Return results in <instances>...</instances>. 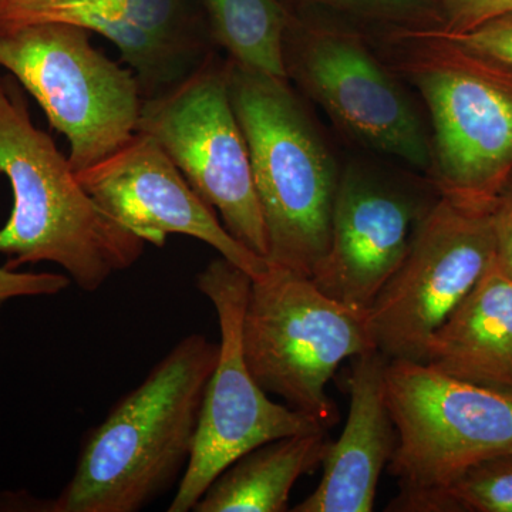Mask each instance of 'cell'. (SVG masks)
<instances>
[{
    "label": "cell",
    "instance_id": "cell-9",
    "mask_svg": "<svg viewBox=\"0 0 512 512\" xmlns=\"http://www.w3.org/2000/svg\"><path fill=\"white\" fill-rule=\"evenodd\" d=\"M137 133L163 148L232 237L266 259L265 222L229 96L228 60L208 53L180 82L144 99Z\"/></svg>",
    "mask_w": 512,
    "mask_h": 512
},
{
    "label": "cell",
    "instance_id": "cell-3",
    "mask_svg": "<svg viewBox=\"0 0 512 512\" xmlns=\"http://www.w3.org/2000/svg\"><path fill=\"white\" fill-rule=\"evenodd\" d=\"M393 72L429 111L431 185L471 211L491 212L512 180V67L443 30L382 32Z\"/></svg>",
    "mask_w": 512,
    "mask_h": 512
},
{
    "label": "cell",
    "instance_id": "cell-5",
    "mask_svg": "<svg viewBox=\"0 0 512 512\" xmlns=\"http://www.w3.org/2000/svg\"><path fill=\"white\" fill-rule=\"evenodd\" d=\"M242 342L259 386L326 431L339 421L326 386L346 359L376 350L366 312L330 298L309 276L269 262L251 281Z\"/></svg>",
    "mask_w": 512,
    "mask_h": 512
},
{
    "label": "cell",
    "instance_id": "cell-2",
    "mask_svg": "<svg viewBox=\"0 0 512 512\" xmlns=\"http://www.w3.org/2000/svg\"><path fill=\"white\" fill-rule=\"evenodd\" d=\"M15 77L0 76V174L9 180L12 214L0 228L5 266L52 262L84 292L99 291L144 252L77 180L69 158L33 123Z\"/></svg>",
    "mask_w": 512,
    "mask_h": 512
},
{
    "label": "cell",
    "instance_id": "cell-21",
    "mask_svg": "<svg viewBox=\"0 0 512 512\" xmlns=\"http://www.w3.org/2000/svg\"><path fill=\"white\" fill-rule=\"evenodd\" d=\"M443 32L460 35L512 12V0H440Z\"/></svg>",
    "mask_w": 512,
    "mask_h": 512
},
{
    "label": "cell",
    "instance_id": "cell-17",
    "mask_svg": "<svg viewBox=\"0 0 512 512\" xmlns=\"http://www.w3.org/2000/svg\"><path fill=\"white\" fill-rule=\"evenodd\" d=\"M72 6L127 20L197 57L210 39L195 0H0V32L36 25Z\"/></svg>",
    "mask_w": 512,
    "mask_h": 512
},
{
    "label": "cell",
    "instance_id": "cell-13",
    "mask_svg": "<svg viewBox=\"0 0 512 512\" xmlns=\"http://www.w3.org/2000/svg\"><path fill=\"white\" fill-rule=\"evenodd\" d=\"M94 202L146 244L164 247L170 235L210 245L252 279L268 261L237 241L153 138L136 136L100 163L76 173Z\"/></svg>",
    "mask_w": 512,
    "mask_h": 512
},
{
    "label": "cell",
    "instance_id": "cell-12",
    "mask_svg": "<svg viewBox=\"0 0 512 512\" xmlns=\"http://www.w3.org/2000/svg\"><path fill=\"white\" fill-rule=\"evenodd\" d=\"M437 198L376 168L349 164L340 171L330 245L313 282L335 301L367 312Z\"/></svg>",
    "mask_w": 512,
    "mask_h": 512
},
{
    "label": "cell",
    "instance_id": "cell-4",
    "mask_svg": "<svg viewBox=\"0 0 512 512\" xmlns=\"http://www.w3.org/2000/svg\"><path fill=\"white\" fill-rule=\"evenodd\" d=\"M228 86L264 217L266 261L312 278L332 235L335 158L288 79L228 59Z\"/></svg>",
    "mask_w": 512,
    "mask_h": 512
},
{
    "label": "cell",
    "instance_id": "cell-11",
    "mask_svg": "<svg viewBox=\"0 0 512 512\" xmlns=\"http://www.w3.org/2000/svg\"><path fill=\"white\" fill-rule=\"evenodd\" d=\"M494 259L491 212L467 210L439 195L417 227L402 265L367 309L376 349L389 360L424 363L434 330Z\"/></svg>",
    "mask_w": 512,
    "mask_h": 512
},
{
    "label": "cell",
    "instance_id": "cell-22",
    "mask_svg": "<svg viewBox=\"0 0 512 512\" xmlns=\"http://www.w3.org/2000/svg\"><path fill=\"white\" fill-rule=\"evenodd\" d=\"M446 35L474 52L512 67V12L488 20L466 33Z\"/></svg>",
    "mask_w": 512,
    "mask_h": 512
},
{
    "label": "cell",
    "instance_id": "cell-23",
    "mask_svg": "<svg viewBox=\"0 0 512 512\" xmlns=\"http://www.w3.org/2000/svg\"><path fill=\"white\" fill-rule=\"evenodd\" d=\"M72 284L67 275L55 272H19L3 265L0 268V306L26 296H52Z\"/></svg>",
    "mask_w": 512,
    "mask_h": 512
},
{
    "label": "cell",
    "instance_id": "cell-15",
    "mask_svg": "<svg viewBox=\"0 0 512 512\" xmlns=\"http://www.w3.org/2000/svg\"><path fill=\"white\" fill-rule=\"evenodd\" d=\"M424 363L463 382L512 392V279L495 261L434 330Z\"/></svg>",
    "mask_w": 512,
    "mask_h": 512
},
{
    "label": "cell",
    "instance_id": "cell-1",
    "mask_svg": "<svg viewBox=\"0 0 512 512\" xmlns=\"http://www.w3.org/2000/svg\"><path fill=\"white\" fill-rule=\"evenodd\" d=\"M220 346L181 339L83 437L76 468L50 512H137L170 490L190 461Z\"/></svg>",
    "mask_w": 512,
    "mask_h": 512
},
{
    "label": "cell",
    "instance_id": "cell-14",
    "mask_svg": "<svg viewBox=\"0 0 512 512\" xmlns=\"http://www.w3.org/2000/svg\"><path fill=\"white\" fill-rule=\"evenodd\" d=\"M389 359L372 350L353 359L348 386L350 404L342 434L330 441L323 474L295 512H370L377 485L397 446V431L386 402Z\"/></svg>",
    "mask_w": 512,
    "mask_h": 512
},
{
    "label": "cell",
    "instance_id": "cell-24",
    "mask_svg": "<svg viewBox=\"0 0 512 512\" xmlns=\"http://www.w3.org/2000/svg\"><path fill=\"white\" fill-rule=\"evenodd\" d=\"M495 264L512 279V180L491 210Z\"/></svg>",
    "mask_w": 512,
    "mask_h": 512
},
{
    "label": "cell",
    "instance_id": "cell-16",
    "mask_svg": "<svg viewBox=\"0 0 512 512\" xmlns=\"http://www.w3.org/2000/svg\"><path fill=\"white\" fill-rule=\"evenodd\" d=\"M326 433L282 437L248 451L212 481L192 511H288L296 481L322 466Z\"/></svg>",
    "mask_w": 512,
    "mask_h": 512
},
{
    "label": "cell",
    "instance_id": "cell-18",
    "mask_svg": "<svg viewBox=\"0 0 512 512\" xmlns=\"http://www.w3.org/2000/svg\"><path fill=\"white\" fill-rule=\"evenodd\" d=\"M208 37L232 62L288 79L285 35L292 8L282 0H195Z\"/></svg>",
    "mask_w": 512,
    "mask_h": 512
},
{
    "label": "cell",
    "instance_id": "cell-19",
    "mask_svg": "<svg viewBox=\"0 0 512 512\" xmlns=\"http://www.w3.org/2000/svg\"><path fill=\"white\" fill-rule=\"evenodd\" d=\"M396 512H512V453L487 458L454 483L430 493L396 497Z\"/></svg>",
    "mask_w": 512,
    "mask_h": 512
},
{
    "label": "cell",
    "instance_id": "cell-7",
    "mask_svg": "<svg viewBox=\"0 0 512 512\" xmlns=\"http://www.w3.org/2000/svg\"><path fill=\"white\" fill-rule=\"evenodd\" d=\"M353 26L318 10L292 9L284 46L288 80L356 143L429 174L431 141L413 101Z\"/></svg>",
    "mask_w": 512,
    "mask_h": 512
},
{
    "label": "cell",
    "instance_id": "cell-20",
    "mask_svg": "<svg viewBox=\"0 0 512 512\" xmlns=\"http://www.w3.org/2000/svg\"><path fill=\"white\" fill-rule=\"evenodd\" d=\"M292 9H312L355 25L389 30L443 29L440 0H282Z\"/></svg>",
    "mask_w": 512,
    "mask_h": 512
},
{
    "label": "cell",
    "instance_id": "cell-6",
    "mask_svg": "<svg viewBox=\"0 0 512 512\" xmlns=\"http://www.w3.org/2000/svg\"><path fill=\"white\" fill-rule=\"evenodd\" d=\"M90 33L69 23L0 32V69L35 97L50 126L69 140L74 173L136 136L144 101L133 70L97 49Z\"/></svg>",
    "mask_w": 512,
    "mask_h": 512
},
{
    "label": "cell",
    "instance_id": "cell-8",
    "mask_svg": "<svg viewBox=\"0 0 512 512\" xmlns=\"http://www.w3.org/2000/svg\"><path fill=\"white\" fill-rule=\"evenodd\" d=\"M386 402L397 431L389 473L397 497L441 490L487 458L512 453V392L389 360Z\"/></svg>",
    "mask_w": 512,
    "mask_h": 512
},
{
    "label": "cell",
    "instance_id": "cell-10",
    "mask_svg": "<svg viewBox=\"0 0 512 512\" xmlns=\"http://www.w3.org/2000/svg\"><path fill=\"white\" fill-rule=\"evenodd\" d=\"M252 278L225 258L197 276V288L217 312L221 342L208 380L194 447L168 511L194 510L212 481L255 447L296 434L326 431L311 417L274 403L245 359L242 326Z\"/></svg>",
    "mask_w": 512,
    "mask_h": 512
}]
</instances>
